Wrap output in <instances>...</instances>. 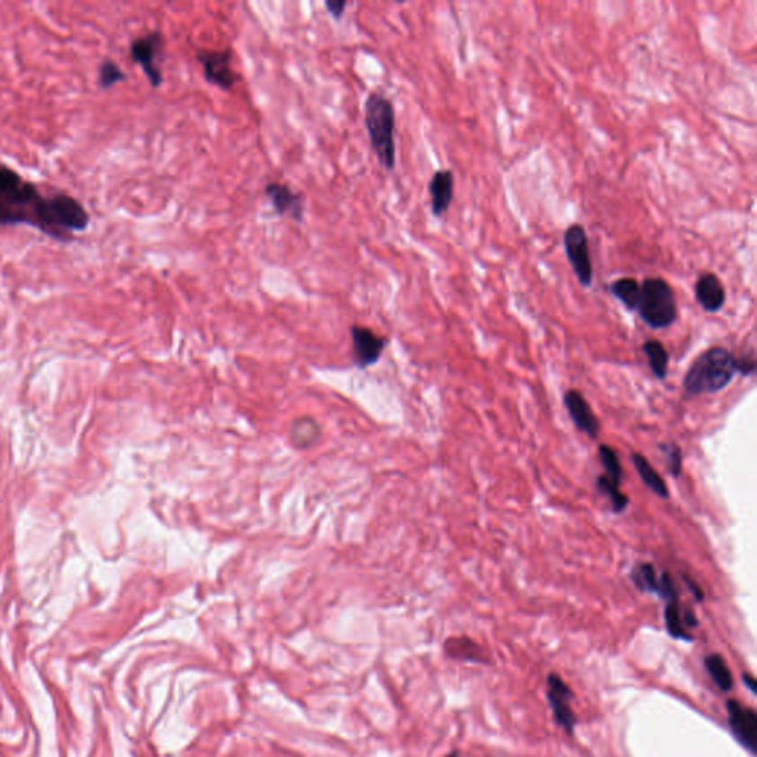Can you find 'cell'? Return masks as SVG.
Returning a JSON list of instances; mask_svg holds the SVG:
<instances>
[{
  "instance_id": "obj_4",
  "label": "cell",
  "mask_w": 757,
  "mask_h": 757,
  "mask_svg": "<svg viewBox=\"0 0 757 757\" xmlns=\"http://www.w3.org/2000/svg\"><path fill=\"white\" fill-rule=\"evenodd\" d=\"M637 314L648 327L667 329L678 320V302L669 281L663 277H646L641 283Z\"/></svg>"
},
{
  "instance_id": "obj_27",
  "label": "cell",
  "mask_w": 757,
  "mask_h": 757,
  "mask_svg": "<svg viewBox=\"0 0 757 757\" xmlns=\"http://www.w3.org/2000/svg\"><path fill=\"white\" fill-rule=\"evenodd\" d=\"M658 449L662 450L667 460V468L672 476L678 478L682 472V453L676 444H660Z\"/></svg>"
},
{
  "instance_id": "obj_5",
  "label": "cell",
  "mask_w": 757,
  "mask_h": 757,
  "mask_svg": "<svg viewBox=\"0 0 757 757\" xmlns=\"http://www.w3.org/2000/svg\"><path fill=\"white\" fill-rule=\"evenodd\" d=\"M130 58L142 68L153 88L162 86V63L165 58V38L162 31L156 30L142 38L135 39L130 45Z\"/></svg>"
},
{
  "instance_id": "obj_18",
  "label": "cell",
  "mask_w": 757,
  "mask_h": 757,
  "mask_svg": "<svg viewBox=\"0 0 757 757\" xmlns=\"http://www.w3.org/2000/svg\"><path fill=\"white\" fill-rule=\"evenodd\" d=\"M632 460L633 465L637 468V474H639L646 487L653 491L654 494H657L658 497L667 499L669 497V488H667L666 483L663 481L657 470L654 469L653 465L646 460V456L635 453L633 454Z\"/></svg>"
},
{
  "instance_id": "obj_17",
  "label": "cell",
  "mask_w": 757,
  "mask_h": 757,
  "mask_svg": "<svg viewBox=\"0 0 757 757\" xmlns=\"http://www.w3.org/2000/svg\"><path fill=\"white\" fill-rule=\"evenodd\" d=\"M610 291L628 311H637L641 298V283L633 277H621L610 284Z\"/></svg>"
},
{
  "instance_id": "obj_12",
  "label": "cell",
  "mask_w": 757,
  "mask_h": 757,
  "mask_svg": "<svg viewBox=\"0 0 757 757\" xmlns=\"http://www.w3.org/2000/svg\"><path fill=\"white\" fill-rule=\"evenodd\" d=\"M728 710L729 728L733 731L741 745L750 750V753H756L757 744V715L753 708H744L735 699H729L726 703Z\"/></svg>"
},
{
  "instance_id": "obj_19",
  "label": "cell",
  "mask_w": 757,
  "mask_h": 757,
  "mask_svg": "<svg viewBox=\"0 0 757 757\" xmlns=\"http://www.w3.org/2000/svg\"><path fill=\"white\" fill-rule=\"evenodd\" d=\"M704 667L713 679V682L717 685L720 690L729 692L734 687L733 674L729 670L728 664L725 662L724 657L719 654H710L704 658Z\"/></svg>"
},
{
  "instance_id": "obj_31",
  "label": "cell",
  "mask_w": 757,
  "mask_h": 757,
  "mask_svg": "<svg viewBox=\"0 0 757 757\" xmlns=\"http://www.w3.org/2000/svg\"><path fill=\"white\" fill-rule=\"evenodd\" d=\"M743 682L745 683V687L749 688V690H752L753 694H756V681H754V678H752L750 674L744 673L743 674Z\"/></svg>"
},
{
  "instance_id": "obj_24",
  "label": "cell",
  "mask_w": 757,
  "mask_h": 757,
  "mask_svg": "<svg viewBox=\"0 0 757 757\" xmlns=\"http://www.w3.org/2000/svg\"><path fill=\"white\" fill-rule=\"evenodd\" d=\"M320 433L318 428H316V422H312L311 419L307 421L304 419L302 422H296L293 424V428H291V442H293V446L296 447H305L311 446L312 442L316 441V437Z\"/></svg>"
},
{
  "instance_id": "obj_10",
  "label": "cell",
  "mask_w": 757,
  "mask_h": 757,
  "mask_svg": "<svg viewBox=\"0 0 757 757\" xmlns=\"http://www.w3.org/2000/svg\"><path fill=\"white\" fill-rule=\"evenodd\" d=\"M548 701L554 712L557 724L566 731L568 735H573L574 726L577 725V716L573 712V692L570 687L562 681L557 674L552 673L548 676Z\"/></svg>"
},
{
  "instance_id": "obj_3",
  "label": "cell",
  "mask_w": 757,
  "mask_h": 757,
  "mask_svg": "<svg viewBox=\"0 0 757 757\" xmlns=\"http://www.w3.org/2000/svg\"><path fill=\"white\" fill-rule=\"evenodd\" d=\"M364 125L370 139L371 150L387 171L396 165V107L387 95L370 92L364 102Z\"/></svg>"
},
{
  "instance_id": "obj_13",
  "label": "cell",
  "mask_w": 757,
  "mask_h": 757,
  "mask_svg": "<svg viewBox=\"0 0 757 757\" xmlns=\"http://www.w3.org/2000/svg\"><path fill=\"white\" fill-rule=\"evenodd\" d=\"M351 337H352L355 364L358 367L376 364L378 358L382 357L383 350L387 343V337L378 336L373 330L364 325H352Z\"/></svg>"
},
{
  "instance_id": "obj_23",
  "label": "cell",
  "mask_w": 757,
  "mask_h": 757,
  "mask_svg": "<svg viewBox=\"0 0 757 757\" xmlns=\"http://www.w3.org/2000/svg\"><path fill=\"white\" fill-rule=\"evenodd\" d=\"M598 453H600L603 468L607 470L605 476L616 485H620L621 479H623V469H621L620 459L617 456L616 450L611 449L607 444H602V446H600Z\"/></svg>"
},
{
  "instance_id": "obj_7",
  "label": "cell",
  "mask_w": 757,
  "mask_h": 757,
  "mask_svg": "<svg viewBox=\"0 0 757 757\" xmlns=\"http://www.w3.org/2000/svg\"><path fill=\"white\" fill-rule=\"evenodd\" d=\"M564 249L579 283L583 288H591L593 283V263L589 250V238L582 224L575 222L566 229Z\"/></svg>"
},
{
  "instance_id": "obj_8",
  "label": "cell",
  "mask_w": 757,
  "mask_h": 757,
  "mask_svg": "<svg viewBox=\"0 0 757 757\" xmlns=\"http://www.w3.org/2000/svg\"><path fill=\"white\" fill-rule=\"evenodd\" d=\"M42 197L33 183L0 163V199L4 203L22 210V208L33 209Z\"/></svg>"
},
{
  "instance_id": "obj_21",
  "label": "cell",
  "mask_w": 757,
  "mask_h": 757,
  "mask_svg": "<svg viewBox=\"0 0 757 757\" xmlns=\"http://www.w3.org/2000/svg\"><path fill=\"white\" fill-rule=\"evenodd\" d=\"M664 621H666L667 632L670 637L674 639H682V641L692 642L694 637L688 633L687 628L683 626L682 620V608L679 605L678 601H669L666 603V610H664Z\"/></svg>"
},
{
  "instance_id": "obj_22",
  "label": "cell",
  "mask_w": 757,
  "mask_h": 757,
  "mask_svg": "<svg viewBox=\"0 0 757 757\" xmlns=\"http://www.w3.org/2000/svg\"><path fill=\"white\" fill-rule=\"evenodd\" d=\"M596 485H598V490H600L602 494L607 495L608 499H610V503H611L612 506V512L623 513L624 511L628 509V497L621 493L620 485H616V484L611 483L605 475L598 476Z\"/></svg>"
},
{
  "instance_id": "obj_14",
  "label": "cell",
  "mask_w": 757,
  "mask_h": 757,
  "mask_svg": "<svg viewBox=\"0 0 757 757\" xmlns=\"http://www.w3.org/2000/svg\"><path fill=\"white\" fill-rule=\"evenodd\" d=\"M564 404H566V412L570 414L571 421L574 422L575 426L582 432L586 433L587 437H598L601 429L600 419L596 417L583 394L574 391V389L566 392V396H564Z\"/></svg>"
},
{
  "instance_id": "obj_6",
  "label": "cell",
  "mask_w": 757,
  "mask_h": 757,
  "mask_svg": "<svg viewBox=\"0 0 757 757\" xmlns=\"http://www.w3.org/2000/svg\"><path fill=\"white\" fill-rule=\"evenodd\" d=\"M196 58L203 67L206 82L221 91H231L242 80V76L234 70V52L231 48L224 50H197Z\"/></svg>"
},
{
  "instance_id": "obj_16",
  "label": "cell",
  "mask_w": 757,
  "mask_h": 757,
  "mask_svg": "<svg viewBox=\"0 0 757 757\" xmlns=\"http://www.w3.org/2000/svg\"><path fill=\"white\" fill-rule=\"evenodd\" d=\"M431 210L435 218H441L449 212L454 199V174L450 169H440L429 181Z\"/></svg>"
},
{
  "instance_id": "obj_30",
  "label": "cell",
  "mask_w": 757,
  "mask_h": 757,
  "mask_svg": "<svg viewBox=\"0 0 757 757\" xmlns=\"http://www.w3.org/2000/svg\"><path fill=\"white\" fill-rule=\"evenodd\" d=\"M683 582L687 583L688 587H690V591L692 592V593H694L695 600L699 601V602H701V601L704 600V593L703 591L699 589V584H697V583L692 582V580L688 579L687 575H683Z\"/></svg>"
},
{
  "instance_id": "obj_25",
  "label": "cell",
  "mask_w": 757,
  "mask_h": 757,
  "mask_svg": "<svg viewBox=\"0 0 757 757\" xmlns=\"http://www.w3.org/2000/svg\"><path fill=\"white\" fill-rule=\"evenodd\" d=\"M126 79H128V76L125 75V71L121 70L114 61H111V59L102 61L100 67V76H98V84H100L101 89L107 91V89H111L112 86H116L117 84H120Z\"/></svg>"
},
{
  "instance_id": "obj_32",
  "label": "cell",
  "mask_w": 757,
  "mask_h": 757,
  "mask_svg": "<svg viewBox=\"0 0 757 757\" xmlns=\"http://www.w3.org/2000/svg\"><path fill=\"white\" fill-rule=\"evenodd\" d=\"M447 757H459V754L454 752V753L449 754Z\"/></svg>"
},
{
  "instance_id": "obj_1",
  "label": "cell",
  "mask_w": 757,
  "mask_h": 757,
  "mask_svg": "<svg viewBox=\"0 0 757 757\" xmlns=\"http://www.w3.org/2000/svg\"><path fill=\"white\" fill-rule=\"evenodd\" d=\"M31 210L34 227L61 242L70 240L68 233H84L91 224L84 204L67 194L42 197Z\"/></svg>"
},
{
  "instance_id": "obj_26",
  "label": "cell",
  "mask_w": 757,
  "mask_h": 757,
  "mask_svg": "<svg viewBox=\"0 0 757 757\" xmlns=\"http://www.w3.org/2000/svg\"><path fill=\"white\" fill-rule=\"evenodd\" d=\"M22 224L31 225V227H34V222L33 219H31V217H29V215L22 212V210H18V209L9 206L8 203H4V201L0 199V225H4V227H13V225Z\"/></svg>"
},
{
  "instance_id": "obj_15",
  "label": "cell",
  "mask_w": 757,
  "mask_h": 757,
  "mask_svg": "<svg viewBox=\"0 0 757 757\" xmlns=\"http://www.w3.org/2000/svg\"><path fill=\"white\" fill-rule=\"evenodd\" d=\"M695 299L706 312L716 314L724 308L726 302V290L717 275L703 272L694 286Z\"/></svg>"
},
{
  "instance_id": "obj_2",
  "label": "cell",
  "mask_w": 757,
  "mask_h": 757,
  "mask_svg": "<svg viewBox=\"0 0 757 757\" xmlns=\"http://www.w3.org/2000/svg\"><path fill=\"white\" fill-rule=\"evenodd\" d=\"M736 364L738 358L734 357L733 352H729L726 348H708L690 364L683 378V387L690 396H706L722 391L738 373Z\"/></svg>"
},
{
  "instance_id": "obj_20",
  "label": "cell",
  "mask_w": 757,
  "mask_h": 757,
  "mask_svg": "<svg viewBox=\"0 0 757 757\" xmlns=\"http://www.w3.org/2000/svg\"><path fill=\"white\" fill-rule=\"evenodd\" d=\"M642 350L648 358L649 367H651L654 376L662 378V380L666 378L667 367H669V352H667L662 342L646 341L642 346Z\"/></svg>"
},
{
  "instance_id": "obj_28",
  "label": "cell",
  "mask_w": 757,
  "mask_h": 757,
  "mask_svg": "<svg viewBox=\"0 0 757 757\" xmlns=\"http://www.w3.org/2000/svg\"><path fill=\"white\" fill-rule=\"evenodd\" d=\"M325 4L330 17L336 20V22H339V20L343 17V13H345L348 2H345V0H325Z\"/></svg>"
},
{
  "instance_id": "obj_11",
  "label": "cell",
  "mask_w": 757,
  "mask_h": 757,
  "mask_svg": "<svg viewBox=\"0 0 757 757\" xmlns=\"http://www.w3.org/2000/svg\"><path fill=\"white\" fill-rule=\"evenodd\" d=\"M265 196L280 218L290 217L298 224L304 222L307 201L302 192L293 191L288 183H271L265 187Z\"/></svg>"
},
{
  "instance_id": "obj_9",
  "label": "cell",
  "mask_w": 757,
  "mask_h": 757,
  "mask_svg": "<svg viewBox=\"0 0 757 757\" xmlns=\"http://www.w3.org/2000/svg\"><path fill=\"white\" fill-rule=\"evenodd\" d=\"M630 579H632L637 589L641 592L654 593V595L660 596L662 600L667 601V602L679 600L678 589H676L672 575L667 571L657 573L653 564H648V562L637 564L630 573Z\"/></svg>"
},
{
  "instance_id": "obj_29",
  "label": "cell",
  "mask_w": 757,
  "mask_h": 757,
  "mask_svg": "<svg viewBox=\"0 0 757 757\" xmlns=\"http://www.w3.org/2000/svg\"><path fill=\"white\" fill-rule=\"evenodd\" d=\"M738 373H741L743 376H750L753 375L754 371H756V362H754L753 358H740L738 360Z\"/></svg>"
}]
</instances>
